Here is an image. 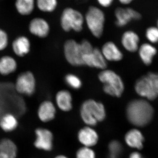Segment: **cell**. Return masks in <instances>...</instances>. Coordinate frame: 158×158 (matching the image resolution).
I'll return each instance as SVG.
<instances>
[{
  "label": "cell",
  "mask_w": 158,
  "mask_h": 158,
  "mask_svg": "<svg viewBox=\"0 0 158 158\" xmlns=\"http://www.w3.org/2000/svg\"><path fill=\"white\" fill-rule=\"evenodd\" d=\"M145 36L148 40L151 43H158V28L154 27H151L148 28L145 32Z\"/></svg>",
  "instance_id": "29"
},
{
  "label": "cell",
  "mask_w": 158,
  "mask_h": 158,
  "mask_svg": "<svg viewBox=\"0 0 158 158\" xmlns=\"http://www.w3.org/2000/svg\"><path fill=\"white\" fill-rule=\"evenodd\" d=\"M58 6V0H36V6L40 11L46 13L54 12Z\"/></svg>",
  "instance_id": "25"
},
{
  "label": "cell",
  "mask_w": 158,
  "mask_h": 158,
  "mask_svg": "<svg viewBox=\"0 0 158 158\" xmlns=\"http://www.w3.org/2000/svg\"><path fill=\"white\" fill-rule=\"evenodd\" d=\"M36 86V78L34 73L30 71H26L18 76L15 88L19 94L31 96L35 93Z\"/></svg>",
  "instance_id": "7"
},
{
  "label": "cell",
  "mask_w": 158,
  "mask_h": 158,
  "mask_svg": "<svg viewBox=\"0 0 158 158\" xmlns=\"http://www.w3.org/2000/svg\"><path fill=\"white\" fill-rule=\"evenodd\" d=\"M76 158H96V154L91 148H81L77 151Z\"/></svg>",
  "instance_id": "28"
},
{
  "label": "cell",
  "mask_w": 158,
  "mask_h": 158,
  "mask_svg": "<svg viewBox=\"0 0 158 158\" xmlns=\"http://www.w3.org/2000/svg\"><path fill=\"white\" fill-rule=\"evenodd\" d=\"M154 113L152 106L144 99L133 100L128 104L126 108L128 120L131 124L138 127H143L150 123Z\"/></svg>",
  "instance_id": "1"
},
{
  "label": "cell",
  "mask_w": 158,
  "mask_h": 158,
  "mask_svg": "<svg viewBox=\"0 0 158 158\" xmlns=\"http://www.w3.org/2000/svg\"><path fill=\"white\" fill-rule=\"evenodd\" d=\"M96 1L102 7L108 8L113 5L114 0H96Z\"/></svg>",
  "instance_id": "31"
},
{
  "label": "cell",
  "mask_w": 158,
  "mask_h": 158,
  "mask_svg": "<svg viewBox=\"0 0 158 158\" xmlns=\"http://www.w3.org/2000/svg\"><path fill=\"white\" fill-rule=\"evenodd\" d=\"M157 27L158 29V20L157 21Z\"/></svg>",
  "instance_id": "36"
},
{
  "label": "cell",
  "mask_w": 158,
  "mask_h": 158,
  "mask_svg": "<svg viewBox=\"0 0 158 158\" xmlns=\"http://www.w3.org/2000/svg\"><path fill=\"white\" fill-rule=\"evenodd\" d=\"M65 81L69 87L75 90H78L81 87V81L79 77L69 73L66 75L65 77Z\"/></svg>",
  "instance_id": "27"
},
{
  "label": "cell",
  "mask_w": 158,
  "mask_h": 158,
  "mask_svg": "<svg viewBox=\"0 0 158 158\" xmlns=\"http://www.w3.org/2000/svg\"><path fill=\"white\" fill-rule=\"evenodd\" d=\"M109 158H119L122 152L121 143L116 140L111 141L109 144Z\"/></svg>",
  "instance_id": "26"
},
{
  "label": "cell",
  "mask_w": 158,
  "mask_h": 158,
  "mask_svg": "<svg viewBox=\"0 0 158 158\" xmlns=\"http://www.w3.org/2000/svg\"><path fill=\"white\" fill-rule=\"evenodd\" d=\"M56 113V110L54 104L50 101L46 100L39 105L37 110V116L42 122L48 123L53 120Z\"/></svg>",
  "instance_id": "15"
},
{
  "label": "cell",
  "mask_w": 158,
  "mask_h": 158,
  "mask_svg": "<svg viewBox=\"0 0 158 158\" xmlns=\"http://www.w3.org/2000/svg\"><path fill=\"white\" fill-rule=\"evenodd\" d=\"M85 21V16L81 12L72 7H66L63 9L60 16L61 27L66 32L71 31L81 32Z\"/></svg>",
  "instance_id": "6"
},
{
  "label": "cell",
  "mask_w": 158,
  "mask_h": 158,
  "mask_svg": "<svg viewBox=\"0 0 158 158\" xmlns=\"http://www.w3.org/2000/svg\"><path fill=\"white\" fill-rule=\"evenodd\" d=\"M114 15L116 17V25L122 27L127 25L132 20H138L141 19V15L132 8L118 7L115 9Z\"/></svg>",
  "instance_id": "10"
},
{
  "label": "cell",
  "mask_w": 158,
  "mask_h": 158,
  "mask_svg": "<svg viewBox=\"0 0 158 158\" xmlns=\"http://www.w3.org/2000/svg\"><path fill=\"white\" fill-rule=\"evenodd\" d=\"M85 21L94 36L98 38L102 37L104 29L106 16L100 8L96 6H89L85 14Z\"/></svg>",
  "instance_id": "5"
},
{
  "label": "cell",
  "mask_w": 158,
  "mask_h": 158,
  "mask_svg": "<svg viewBox=\"0 0 158 158\" xmlns=\"http://www.w3.org/2000/svg\"><path fill=\"white\" fill-rule=\"evenodd\" d=\"M0 158H12L0 152Z\"/></svg>",
  "instance_id": "34"
},
{
  "label": "cell",
  "mask_w": 158,
  "mask_h": 158,
  "mask_svg": "<svg viewBox=\"0 0 158 158\" xmlns=\"http://www.w3.org/2000/svg\"><path fill=\"white\" fill-rule=\"evenodd\" d=\"M125 141L132 148L141 150L143 147L144 138L142 133L137 129L130 130L126 134Z\"/></svg>",
  "instance_id": "18"
},
{
  "label": "cell",
  "mask_w": 158,
  "mask_h": 158,
  "mask_svg": "<svg viewBox=\"0 0 158 158\" xmlns=\"http://www.w3.org/2000/svg\"><path fill=\"white\" fill-rule=\"evenodd\" d=\"M29 31L32 35L39 38H43L48 36L50 31L49 24L46 20L41 17L33 19L28 27Z\"/></svg>",
  "instance_id": "12"
},
{
  "label": "cell",
  "mask_w": 158,
  "mask_h": 158,
  "mask_svg": "<svg viewBox=\"0 0 158 158\" xmlns=\"http://www.w3.org/2000/svg\"><path fill=\"white\" fill-rule=\"evenodd\" d=\"M9 44V37L5 30L0 28V52L5 50Z\"/></svg>",
  "instance_id": "30"
},
{
  "label": "cell",
  "mask_w": 158,
  "mask_h": 158,
  "mask_svg": "<svg viewBox=\"0 0 158 158\" xmlns=\"http://www.w3.org/2000/svg\"><path fill=\"white\" fill-rule=\"evenodd\" d=\"M64 55L66 61L75 66L84 65L83 57L86 55L81 43L74 40H68L64 45Z\"/></svg>",
  "instance_id": "8"
},
{
  "label": "cell",
  "mask_w": 158,
  "mask_h": 158,
  "mask_svg": "<svg viewBox=\"0 0 158 158\" xmlns=\"http://www.w3.org/2000/svg\"><path fill=\"white\" fill-rule=\"evenodd\" d=\"M18 152L16 144L11 139L3 138L0 140V152L12 158H16Z\"/></svg>",
  "instance_id": "23"
},
{
  "label": "cell",
  "mask_w": 158,
  "mask_h": 158,
  "mask_svg": "<svg viewBox=\"0 0 158 158\" xmlns=\"http://www.w3.org/2000/svg\"><path fill=\"white\" fill-rule=\"evenodd\" d=\"M57 106L64 112H69L72 109V96L69 90L59 91L56 96Z\"/></svg>",
  "instance_id": "21"
},
{
  "label": "cell",
  "mask_w": 158,
  "mask_h": 158,
  "mask_svg": "<svg viewBox=\"0 0 158 158\" xmlns=\"http://www.w3.org/2000/svg\"><path fill=\"white\" fill-rule=\"evenodd\" d=\"M77 138L84 146L89 148L96 145L99 140L98 135L95 130L88 126L79 131Z\"/></svg>",
  "instance_id": "13"
},
{
  "label": "cell",
  "mask_w": 158,
  "mask_h": 158,
  "mask_svg": "<svg viewBox=\"0 0 158 158\" xmlns=\"http://www.w3.org/2000/svg\"><path fill=\"white\" fill-rule=\"evenodd\" d=\"M140 38L137 33L134 31H126L121 37V43L127 51L131 52H135L138 51Z\"/></svg>",
  "instance_id": "17"
},
{
  "label": "cell",
  "mask_w": 158,
  "mask_h": 158,
  "mask_svg": "<svg viewBox=\"0 0 158 158\" xmlns=\"http://www.w3.org/2000/svg\"><path fill=\"white\" fill-rule=\"evenodd\" d=\"M137 94L149 101L158 97V73L149 72L137 80L135 85Z\"/></svg>",
  "instance_id": "3"
},
{
  "label": "cell",
  "mask_w": 158,
  "mask_h": 158,
  "mask_svg": "<svg viewBox=\"0 0 158 158\" xmlns=\"http://www.w3.org/2000/svg\"><path fill=\"white\" fill-rule=\"evenodd\" d=\"M84 65L104 70L107 66V61L98 48H94L92 52L86 54L83 57Z\"/></svg>",
  "instance_id": "11"
},
{
  "label": "cell",
  "mask_w": 158,
  "mask_h": 158,
  "mask_svg": "<svg viewBox=\"0 0 158 158\" xmlns=\"http://www.w3.org/2000/svg\"><path fill=\"white\" fill-rule=\"evenodd\" d=\"M18 63L14 58L5 55L0 58V74L7 76L14 73L17 70Z\"/></svg>",
  "instance_id": "19"
},
{
  "label": "cell",
  "mask_w": 158,
  "mask_h": 158,
  "mask_svg": "<svg viewBox=\"0 0 158 158\" xmlns=\"http://www.w3.org/2000/svg\"><path fill=\"white\" fill-rule=\"evenodd\" d=\"M101 52L106 61L118 62L123 58V54L121 51L112 41L106 43L102 47Z\"/></svg>",
  "instance_id": "16"
},
{
  "label": "cell",
  "mask_w": 158,
  "mask_h": 158,
  "mask_svg": "<svg viewBox=\"0 0 158 158\" xmlns=\"http://www.w3.org/2000/svg\"><path fill=\"white\" fill-rule=\"evenodd\" d=\"M15 7L20 15L28 16L33 13L36 6V0H15Z\"/></svg>",
  "instance_id": "24"
},
{
  "label": "cell",
  "mask_w": 158,
  "mask_h": 158,
  "mask_svg": "<svg viewBox=\"0 0 158 158\" xmlns=\"http://www.w3.org/2000/svg\"><path fill=\"white\" fill-rule=\"evenodd\" d=\"M99 81L103 84V90L105 93L119 98L124 92V85L121 77L113 70L104 69L98 75Z\"/></svg>",
  "instance_id": "4"
},
{
  "label": "cell",
  "mask_w": 158,
  "mask_h": 158,
  "mask_svg": "<svg viewBox=\"0 0 158 158\" xmlns=\"http://www.w3.org/2000/svg\"><path fill=\"white\" fill-rule=\"evenodd\" d=\"M129 158H144L141 154L138 152H134L131 154Z\"/></svg>",
  "instance_id": "32"
},
{
  "label": "cell",
  "mask_w": 158,
  "mask_h": 158,
  "mask_svg": "<svg viewBox=\"0 0 158 158\" xmlns=\"http://www.w3.org/2000/svg\"><path fill=\"white\" fill-rule=\"evenodd\" d=\"M138 54L142 62L146 65L152 63L154 57L157 52L156 48L149 43L141 44L138 48Z\"/></svg>",
  "instance_id": "20"
},
{
  "label": "cell",
  "mask_w": 158,
  "mask_h": 158,
  "mask_svg": "<svg viewBox=\"0 0 158 158\" xmlns=\"http://www.w3.org/2000/svg\"><path fill=\"white\" fill-rule=\"evenodd\" d=\"M18 125V119L14 114L6 113L0 117V128L5 132L14 131Z\"/></svg>",
  "instance_id": "22"
},
{
  "label": "cell",
  "mask_w": 158,
  "mask_h": 158,
  "mask_svg": "<svg viewBox=\"0 0 158 158\" xmlns=\"http://www.w3.org/2000/svg\"><path fill=\"white\" fill-rule=\"evenodd\" d=\"M36 136L34 141V147L44 151H51L53 147V135L50 130L38 127L35 130Z\"/></svg>",
  "instance_id": "9"
},
{
  "label": "cell",
  "mask_w": 158,
  "mask_h": 158,
  "mask_svg": "<svg viewBox=\"0 0 158 158\" xmlns=\"http://www.w3.org/2000/svg\"><path fill=\"white\" fill-rule=\"evenodd\" d=\"M31 42L28 37L20 36L12 41L11 47L14 53L19 57H23L30 53L31 50Z\"/></svg>",
  "instance_id": "14"
},
{
  "label": "cell",
  "mask_w": 158,
  "mask_h": 158,
  "mask_svg": "<svg viewBox=\"0 0 158 158\" xmlns=\"http://www.w3.org/2000/svg\"><path fill=\"white\" fill-rule=\"evenodd\" d=\"M54 158H68L66 156L64 155H59L55 157Z\"/></svg>",
  "instance_id": "35"
},
{
  "label": "cell",
  "mask_w": 158,
  "mask_h": 158,
  "mask_svg": "<svg viewBox=\"0 0 158 158\" xmlns=\"http://www.w3.org/2000/svg\"><path fill=\"white\" fill-rule=\"evenodd\" d=\"M80 114L82 120L88 126H95L98 122L103 121L106 117L104 105L94 100L85 101L81 106Z\"/></svg>",
  "instance_id": "2"
},
{
  "label": "cell",
  "mask_w": 158,
  "mask_h": 158,
  "mask_svg": "<svg viewBox=\"0 0 158 158\" xmlns=\"http://www.w3.org/2000/svg\"><path fill=\"white\" fill-rule=\"evenodd\" d=\"M118 2L123 5H127L131 4L134 0H118Z\"/></svg>",
  "instance_id": "33"
}]
</instances>
